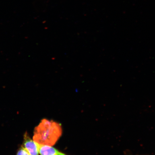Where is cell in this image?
I'll list each match as a JSON object with an SVG mask.
<instances>
[{"label": "cell", "instance_id": "6da1fadb", "mask_svg": "<svg viewBox=\"0 0 155 155\" xmlns=\"http://www.w3.org/2000/svg\"><path fill=\"white\" fill-rule=\"evenodd\" d=\"M61 134L60 124L45 119L35 129L33 139L39 144L52 146L57 142Z\"/></svg>", "mask_w": 155, "mask_h": 155}, {"label": "cell", "instance_id": "7a4b0ae2", "mask_svg": "<svg viewBox=\"0 0 155 155\" xmlns=\"http://www.w3.org/2000/svg\"><path fill=\"white\" fill-rule=\"evenodd\" d=\"M23 147L31 155H38V144L34 140H32L28 133H25L24 136Z\"/></svg>", "mask_w": 155, "mask_h": 155}, {"label": "cell", "instance_id": "3957f363", "mask_svg": "<svg viewBox=\"0 0 155 155\" xmlns=\"http://www.w3.org/2000/svg\"><path fill=\"white\" fill-rule=\"evenodd\" d=\"M38 147L40 155H58L60 152L50 145L38 144Z\"/></svg>", "mask_w": 155, "mask_h": 155}, {"label": "cell", "instance_id": "277c9868", "mask_svg": "<svg viewBox=\"0 0 155 155\" xmlns=\"http://www.w3.org/2000/svg\"><path fill=\"white\" fill-rule=\"evenodd\" d=\"M16 155H31L23 147L19 148Z\"/></svg>", "mask_w": 155, "mask_h": 155}, {"label": "cell", "instance_id": "5b68a950", "mask_svg": "<svg viewBox=\"0 0 155 155\" xmlns=\"http://www.w3.org/2000/svg\"><path fill=\"white\" fill-rule=\"evenodd\" d=\"M58 155H65L63 153L59 152V154H58Z\"/></svg>", "mask_w": 155, "mask_h": 155}]
</instances>
